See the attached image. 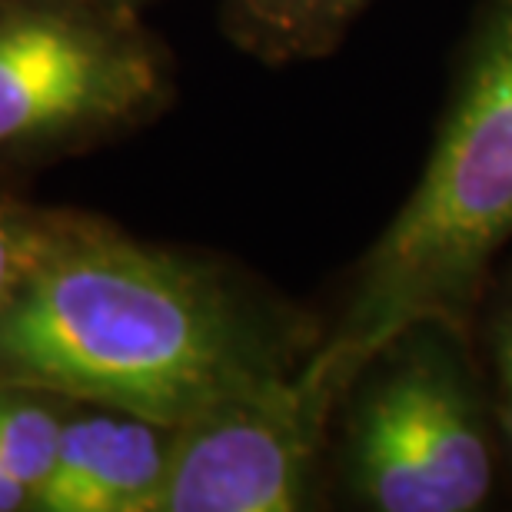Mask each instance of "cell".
Listing matches in <instances>:
<instances>
[{
    "label": "cell",
    "instance_id": "8",
    "mask_svg": "<svg viewBox=\"0 0 512 512\" xmlns=\"http://www.w3.org/2000/svg\"><path fill=\"white\" fill-rule=\"evenodd\" d=\"M67 409L70 399L0 386V466L24 479L34 493L54 466Z\"/></svg>",
    "mask_w": 512,
    "mask_h": 512
},
{
    "label": "cell",
    "instance_id": "10",
    "mask_svg": "<svg viewBox=\"0 0 512 512\" xmlns=\"http://www.w3.org/2000/svg\"><path fill=\"white\" fill-rule=\"evenodd\" d=\"M54 210H34L30 203L0 190V303L14 290L20 273L34 260Z\"/></svg>",
    "mask_w": 512,
    "mask_h": 512
},
{
    "label": "cell",
    "instance_id": "1",
    "mask_svg": "<svg viewBox=\"0 0 512 512\" xmlns=\"http://www.w3.org/2000/svg\"><path fill=\"white\" fill-rule=\"evenodd\" d=\"M323 326L220 263L54 210L0 303V386L180 426L233 389L296 370Z\"/></svg>",
    "mask_w": 512,
    "mask_h": 512
},
{
    "label": "cell",
    "instance_id": "9",
    "mask_svg": "<svg viewBox=\"0 0 512 512\" xmlns=\"http://www.w3.org/2000/svg\"><path fill=\"white\" fill-rule=\"evenodd\" d=\"M473 340L479 363H483L499 439L512 456V270H506L499 283H489L476 310Z\"/></svg>",
    "mask_w": 512,
    "mask_h": 512
},
{
    "label": "cell",
    "instance_id": "7",
    "mask_svg": "<svg viewBox=\"0 0 512 512\" xmlns=\"http://www.w3.org/2000/svg\"><path fill=\"white\" fill-rule=\"evenodd\" d=\"M370 0H223V20L243 47L266 60L333 50Z\"/></svg>",
    "mask_w": 512,
    "mask_h": 512
},
{
    "label": "cell",
    "instance_id": "2",
    "mask_svg": "<svg viewBox=\"0 0 512 512\" xmlns=\"http://www.w3.org/2000/svg\"><path fill=\"white\" fill-rule=\"evenodd\" d=\"M512 250V0H483L413 193L346 286L316 346L330 373H353L416 320L473 333L476 310Z\"/></svg>",
    "mask_w": 512,
    "mask_h": 512
},
{
    "label": "cell",
    "instance_id": "11",
    "mask_svg": "<svg viewBox=\"0 0 512 512\" xmlns=\"http://www.w3.org/2000/svg\"><path fill=\"white\" fill-rule=\"evenodd\" d=\"M34 503V489L10 469L0 466V512H24Z\"/></svg>",
    "mask_w": 512,
    "mask_h": 512
},
{
    "label": "cell",
    "instance_id": "3",
    "mask_svg": "<svg viewBox=\"0 0 512 512\" xmlns=\"http://www.w3.org/2000/svg\"><path fill=\"white\" fill-rule=\"evenodd\" d=\"M503 439L473 333L416 320L376 346L333 419V456L376 512H473L489 503Z\"/></svg>",
    "mask_w": 512,
    "mask_h": 512
},
{
    "label": "cell",
    "instance_id": "4",
    "mask_svg": "<svg viewBox=\"0 0 512 512\" xmlns=\"http://www.w3.org/2000/svg\"><path fill=\"white\" fill-rule=\"evenodd\" d=\"M170 74L137 10L0 0V160L87 147L157 114Z\"/></svg>",
    "mask_w": 512,
    "mask_h": 512
},
{
    "label": "cell",
    "instance_id": "5",
    "mask_svg": "<svg viewBox=\"0 0 512 512\" xmlns=\"http://www.w3.org/2000/svg\"><path fill=\"white\" fill-rule=\"evenodd\" d=\"M343 386L316 360L263 376L173 426L157 512H296L320 489Z\"/></svg>",
    "mask_w": 512,
    "mask_h": 512
},
{
    "label": "cell",
    "instance_id": "6",
    "mask_svg": "<svg viewBox=\"0 0 512 512\" xmlns=\"http://www.w3.org/2000/svg\"><path fill=\"white\" fill-rule=\"evenodd\" d=\"M173 426L124 409L70 403L54 466L30 512H157Z\"/></svg>",
    "mask_w": 512,
    "mask_h": 512
},
{
    "label": "cell",
    "instance_id": "12",
    "mask_svg": "<svg viewBox=\"0 0 512 512\" xmlns=\"http://www.w3.org/2000/svg\"><path fill=\"white\" fill-rule=\"evenodd\" d=\"M100 4H114V7H127V10H137L140 0H100Z\"/></svg>",
    "mask_w": 512,
    "mask_h": 512
}]
</instances>
